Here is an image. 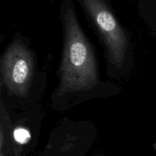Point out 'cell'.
Wrapping results in <instances>:
<instances>
[{
  "instance_id": "obj_1",
  "label": "cell",
  "mask_w": 156,
  "mask_h": 156,
  "mask_svg": "<svg viewBox=\"0 0 156 156\" xmlns=\"http://www.w3.org/2000/svg\"><path fill=\"white\" fill-rule=\"evenodd\" d=\"M63 8L64 44L58 88L60 94L88 91L99 80L92 47L78 22L74 8L69 2H66Z\"/></svg>"
},
{
  "instance_id": "obj_2",
  "label": "cell",
  "mask_w": 156,
  "mask_h": 156,
  "mask_svg": "<svg viewBox=\"0 0 156 156\" xmlns=\"http://www.w3.org/2000/svg\"><path fill=\"white\" fill-rule=\"evenodd\" d=\"M82 4L103 40L109 62L121 68L129 45L126 31L103 1L84 0Z\"/></svg>"
},
{
  "instance_id": "obj_3",
  "label": "cell",
  "mask_w": 156,
  "mask_h": 156,
  "mask_svg": "<svg viewBox=\"0 0 156 156\" xmlns=\"http://www.w3.org/2000/svg\"><path fill=\"white\" fill-rule=\"evenodd\" d=\"M34 74L30 50L20 41L11 44L1 59L2 81L9 92L23 96L27 93Z\"/></svg>"
},
{
  "instance_id": "obj_4",
  "label": "cell",
  "mask_w": 156,
  "mask_h": 156,
  "mask_svg": "<svg viewBox=\"0 0 156 156\" xmlns=\"http://www.w3.org/2000/svg\"><path fill=\"white\" fill-rule=\"evenodd\" d=\"M13 139L18 144L24 145L30 140V133L25 127L18 126L13 131Z\"/></svg>"
}]
</instances>
